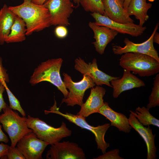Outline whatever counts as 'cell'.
<instances>
[{
    "label": "cell",
    "mask_w": 159,
    "mask_h": 159,
    "mask_svg": "<svg viewBox=\"0 0 159 159\" xmlns=\"http://www.w3.org/2000/svg\"><path fill=\"white\" fill-rule=\"evenodd\" d=\"M9 7L24 21L26 28V36L42 31L51 26L49 13L43 5L36 4L30 0H24L20 5Z\"/></svg>",
    "instance_id": "6da1fadb"
},
{
    "label": "cell",
    "mask_w": 159,
    "mask_h": 159,
    "mask_svg": "<svg viewBox=\"0 0 159 159\" xmlns=\"http://www.w3.org/2000/svg\"><path fill=\"white\" fill-rule=\"evenodd\" d=\"M63 60L61 58L49 59L42 62L34 70L29 83L34 85L43 81L52 83L60 90L66 98L69 92L62 80L60 71Z\"/></svg>",
    "instance_id": "7a4b0ae2"
},
{
    "label": "cell",
    "mask_w": 159,
    "mask_h": 159,
    "mask_svg": "<svg viewBox=\"0 0 159 159\" xmlns=\"http://www.w3.org/2000/svg\"><path fill=\"white\" fill-rule=\"evenodd\" d=\"M120 66L141 77L150 76L159 72V62L147 54L135 52L124 54L119 59Z\"/></svg>",
    "instance_id": "3957f363"
},
{
    "label": "cell",
    "mask_w": 159,
    "mask_h": 159,
    "mask_svg": "<svg viewBox=\"0 0 159 159\" xmlns=\"http://www.w3.org/2000/svg\"><path fill=\"white\" fill-rule=\"evenodd\" d=\"M2 110L3 113L0 115V123L9 136L11 145L16 146L23 137L33 131L27 125V117L20 116L7 105Z\"/></svg>",
    "instance_id": "277c9868"
},
{
    "label": "cell",
    "mask_w": 159,
    "mask_h": 159,
    "mask_svg": "<svg viewBox=\"0 0 159 159\" xmlns=\"http://www.w3.org/2000/svg\"><path fill=\"white\" fill-rule=\"evenodd\" d=\"M27 125L40 140L52 145L60 142L63 138L71 136L72 131L63 121L59 127L55 128L47 124L38 117L28 115Z\"/></svg>",
    "instance_id": "5b68a950"
},
{
    "label": "cell",
    "mask_w": 159,
    "mask_h": 159,
    "mask_svg": "<svg viewBox=\"0 0 159 159\" xmlns=\"http://www.w3.org/2000/svg\"><path fill=\"white\" fill-rule=\"evenodd\" d=\"M44 112L46 114L53 113L59 115L81 128L90 131L95 135L97 149L100 150L103 153L106 152L107 149L110 146V144L105 140V133L110 126V123H105L96 127L90 125L86 121L85 117L68 112L64 113L60 111L59 108L57 107L55 100L54 105L49 110H44Z\"/></svg>",
    "instance_id": "8992f818"
},
{
    "label": "cell",
    "mask_w": 159,
    "mask_h": 159,
    "mask_svg": "<svg viewBox=\"0 0 159 159\" xmlns=\"http://www.w3.org/2000/svg\"><path fill=\"white\" fill-rule=\"evenodd\" d=\"M63 75L65 86L69 92L67 97L62 99L61 103H65L67 106L72 107L76 105L81 106L83 103L86 90L93 87L96 84L92 79L87 75H83L82 79L77 82L73 81L71 76L67 73H63Z\"/></svg>",
    "instance_id": "52a82bcc"
},
{
    "label": "cell",
    "mask_w": 159,
    "mask_h": 159,
    "mask_svg": "<svg viewBox=\"0 0 159 159\" xmlns=\"http://www.w3.org/2000/svg\"><path fill=\"white\" fill-rule=\"evenodd\" d=\"M72 0H47L43 4L48 10L51 26L63 25L70 24L69 18L74 7Z\"/></svg>",
    "instance_id": "ba28073f"
},
{
    "label": "cell",
    "mask_w": 159,
    "mask_h": 159,
    "mask_svg": "<svg viewBox=\"0 0 159 159\" xmlns=\"http://www.w3.org/2000/svg\"><path fill=\"white\" fill-rule=\"evenodd\" d=\"M158 25L159 23H157L150 37L142 43H135L130 41L128 38H126L123 41L125 44L123 47L113 44V52L117 55H121L130 52L145 54L152 57L159 62L158 54L154 47L153 41L154 34L158 29Z\"/></svg>",
    "instance_id": "9c48e42d"
},
{
    "label": "cell",
    "mask_w": 159,
    "mask_h": 159,
    "mask_svg": "<svg viewBox=\"0 0 159 159\" xmlns=\"http://www.w3.org/2000/svg\"><path fill=\"white\" fill-rule=\"evenodd\" d=\"M46 155L47 159H85L83 149L76 143L60 142L51 145Z\"/></svg>",
    "instance_id": "30bf717a"
},
{
    "label": "cell",
    "mask_w": 159,
    "mask_h": 159,
    "mask_svg": "<svg viewBox=\"0 0 159 159\" xmlns=\"http://www.w3.org/2000/svg\"><path fill=\"white\" fill-rule=\"evenodd\" d=\"M49 145L32 132L23 137L17 143L16 147L25 159H42V153Z\"/></svg>",
    "instance_id": "8fae6325"
},
{
    "label": "cell",
    "mask_w": 159,
    "mask_h": 159,
    "mask_svg": "<svg viewBox=\"0 0 159 159\" xmlns=\"http://www.w3.org/2000/svg\"><path fill=\"white\" fill-rule=\"evenodd\" d=\"M74 62L75 69L83 75L90 76L97 85L101 86L105 85L112 87L110 81L120 78L111 76L99 69L95 58L93 59L92 63L87 64L81 57H79L75 59Z\"/></svg>",
    "instance_id": "7c38bea8"
},
{
    "label": "cell",
    "mask_w": 159,
    "mask_h": 159,
    "mask_svg": "<svg viewBox=\"0 0 159 159\" xmlns=\"http://www.w3.org/2000/svg\"><path fill=\"white\" fill-rule=\"evenodd\" d=\"M90 15L96 24L108 27L118 33L127 34L133 37L141 36L146 29V26H141L134 23H122L114 21L106 16L99 13H91Z\"/></svg>",
    "instance_id": "4fadbf2b"
},
{
    "label": "cell",
    "mask_w": 159,
    "mask_h": 159,
    "mask_svg": "<svg viewBox=\"0 0 159 159\" xmlns=\"http://www.w3.org/2000/svg\"><path fill=\"white\" fill-rule=\"evenodd\" d=\"M92 88L89 97L81 106L77 115L86 118L92 114L98 113L99 109L104 105L103 97L106 92L105 89L98 85Z\"/></svg>",
    "instance_id": "5bb4252c"
},
{
    "label": "cell",
    "mask_w": 159,
    "mask_h": 159,
    "mask_svg": "<svg viewBox=\"0 0 159 159\" xmlns=\"http://www.w3.org/2000/svg\"><path fill=\"white\" fill-rule=\"evenodd\" d=\"M89 26L94 33L95 41L92 43L96 51L100 54H104L107 44L117 35L118 32L108 27L100 26L90 21Z\"/></svg>",
    "instance_id": "9a60e30c"
},
{
    "label": "cell",
    "mask_w": 159,
    "mask_h": 159,
    "mask_svg": "<svg viewBox=\"0 0 159 159\" xmlns=\"http://www.w3.org/2000/svg\"><path fill=\"white\" fill-rule=\"evenodd\" d=\"M110 82L113 88L112 96L114 98L118 97L124 91L145 85L143 81L129 70L125 69L121 78L112 80Z\"/></svg>",
    "instance_id": "2e32d148"
},
{
    "label": "cell",
    "mask_w": 159,
    "mask_h": 159,
    "mask_svg": "<svg viewBox=\"0 0 159 159\" xmlns=\"http://www.w3.org/2000/svg\"><path fill=\"white\" fill-rule=\"evenodd\" d=\"M132 127L135 130L144 140L147 149V159H155L156 158V148L155 144L156 134H153L149 125L145 127L136 117L130 113L128 118Z\"/></svg>",
    "instance_id": "e0dca14e"
},
{
    "label": "cell",
    "mask_w": 159,
    "mask_h": 159,
    "mask_svg": "<svg viewBox=\"0 0 159 159\" xmlns=\"http://www.w3.org/2000/svg\"><path fill=\"white\" fill-rule=\"evenodd\" d=\"M124 0H102L105 15L112 20L122 23H133L123 7Z\"/></svg>",
    "instance_id": "ac0fdd59"
},
{
    "label": "cell",
    "mask_w": 159,
    "mask_h": 159,
    "mask_svg": "<svg viewBox=\"0 0 159 159\" xmlns=\"http://www.w3.org/2000/svg\"><path fill=\"white\" fill-rule=\"evenodd\" d=\"M98 113L104 116L110 122V126L117 127L120 131L129 133L132 128L129 124L128 118L123 114L112 110L107 102H104Z\"/></svg>",
    "instance_id": "d6986e66"
},
{
    "label": "cell",
    "mask_w": 159,
    "mask_h": 159,
    "mask_svg": "<svg viewBox=\"0 0 159 159\" xmlns=\"http://www.w3.org/2000/svg\"><path fill=\"white\" fill-rule=\"evenodd\" d=\"M152 6V4L146 0H131L126 11L129 16H135L139 21V25L143 26L149 18L148 11Z\"/></svg>",
    "instance_id": "ffe728a7"
},
{
    "label": "cell",
    "mask_w": 159,
    "mask_h": 159,
    "mask_svg": "<svg viewBox=\"0 0 159 159\" xmlns=\"http://www.w3.org/2000/svg\"><path fill=\"white\" fill-rule=\"evenodd\" d=\"M16 15L4 4L0 10V44H3L9 34Z\"/></svg>",
    "instance_id": "44dd1931"
},
{
    "label": "cell",
    "mask_w": 159,
    "mask_h": 159,
    "mask_svg": "<svg viewBox=\"0 0 159 159\" xmlns=\"http://www.w3.org/2000/svg\"><path fill=\"white\" fill-rule=\"evenodd\" d=\"M26 28L24 21L16 15L10 32L6 38L5 42L7 43L21 42L26 39Z\"/></svg>",
    "instance_id": "7402d4cb"
},
{
    "label": "cell",
    "mask_w": 159,
    "mask_h": 159,
    "mask_svg": "<svg viewBox=\"0 0 159 159\" xmlns=\"http://www.w3.org/2000/svg\"><path fill=\"white\" fill-rule=\"evenodd\" d=\"M149 109L143 106L138 107L135 111L129 110L137 119L139 122L143 126L152 125L159 127V120L151 114Z\"/></svg>",
    "instance_id": "603a6c76"
},
{
    "label": "cell",
    "mask_w": 159,
    "mask_h": 159,
    "mask_svg": "<svg viewBox=\"0 0 159 159\" xmlns=\"http://www.w3.org/2000/svg\"><path fill=\"white\" fill-rule=\"evenodd\" d=\"M79 2L85 11L105 15L102 0H80Z\"/></svg>",
    "instance_id": "cb8c5ba5"
},
{
    "label": "cell",
    "mask_w": 159,
    "mask_h": 159,
    "mask_svg": "<svg viewBox=\"0 0 159 159\" xmlns=\"http://www.w3.org/2000/svg\"><path fill=\"white\" fill-rule=\"evenodd\" d=\"M149 102L146 107L150 109L159 106V74H157L153 81L152 91L149 97Z\"/></svg>",
    "instance_id": "d4e9b609"
},
{
    "label": "cell",
    "mask_w": 159,
    "mask_h": 159,
    "mask_svg": "<svg viewBox=\"0 0 159 159\" xmlns=\"http://www.w3.org/2000/svg\"><path fill=\"white\" fill-rule=\"evenodd\" d=\"M2 82L7 93L9 102L10 107L13 110L18 111L23 116L25 117L26 113L21 107L19 100L10 90L6 85L5 81L3 80H2Z\"/></svg>",
    "instance_id": "484cf974"
},
{
    "label": "cell",
    "mask_w": 159,
    "mask_h": 159,
    "mask_svg": "<svg viewBox=\"0 0 159 159\" xmlns=\"http://www.w3.org/2000/svg\"><path fill=\"white\" fill-rule=\"evenodd\" d=\"M2 159H25L19 148L16 146H10Z\"/></svg>",
    "instance_id": "4316f807"
},
{
    "label": "cell",
    "mask_w": 159,
    "mask_h": 159,
    "mask_svg": "<svg viewBox=\"0 0 159 159\" xmlns=\"http://www.w3.org/2000/svg\"><path fill=\"white\" fill-rule=\"evenodd\" d=\"M95 159H123L119 155V150L115 149L103 153Z\"/></svg>",
    "instance_id": "83f0119b"
},
{
    "label": "cell",
    "mask_w": 159,
    "mask_h": 159,
    "mask_svg": "<svg viewBox=\"0 0 159 159\" xmlns=\"http://www.w3.org/2000/svg\"><path fill=\"white\" fill-rule=\"evenodd\" d=\"M56 36L59 39H63L67 37L68 31L66 26L63 25H58L54 30Z\"/></svg>",
    "instance_id": "f1b7e54d"
},
{
    "label": "cell",
    "mask_w": 159,
    "mask_h": 159,
    "mask_svg": "<svg viewBox=\"0 0 159 159\" xmlns=\"http://www.w3.org/2000/svg\"><path fill=\"white\" fill-rule=\"evenodd\" d=\"M5 90L4 86L0 79V113L7 105L4 100L3 96V94Z\"/></svg>",
    "instance_id": "f546056e"
},
{
    "label": "cell",
    "mask_w": 159,
    "mask_h": 159,
    "mask_svg": "<svg viewBox=\"0 0 159 159\" xmlns=\"http://www.w3.org/2000/svg\"><path fill=\"white\" fill-rule=\"evenodd\" d=\"M9 146L6 144L0 143V159H2L6 155Z\"/></svg>",
    "instance_id": "4dcf8cb0"
},
{
    "label": "cell",
    "mask_w": 159,
    "mask_h": 159,
    "mask_svg": "<svg viewBox=\"0 0 159 159\" xmlns=\"http://www.w3.org/2000/svg\"><path fill=\"white\" fill-rule=\"evenodd\" d=\"M9 141L8 136L3 132L1 126L0 124V142L7 143Z\"/></svg>",
    "instance_id": "1f68e13d"
},
{
    "label": "cell",
    "mask_w": 159,
    "mask_h": 159,
    "mask_svg": "<svg viewBox=\"0 0 159 159\" xmlns=\"http://www.w3.org/2000/svg\"><path fill=\"white\" fill-rule=\"evenodd\" d=\"M153 41V42L156 43L158 44H159V34L157 31L154 34Z\"/></svg>",
    "instance_id": "d6a6232c"
},
{
    "label": "cell",
    "mask_w": 159,
    "mask_h": 159,
    "mask_svg": "<svg viewBox=\"0 0 159 159\" xmlns=\"http://www.w3.org/2000/svg\"><path fill=\"white\" fill-rule=\"evenodd\" d=\"M31 2L37 4L42 5L47 0H30Z\"/></svg>",
    "instance_id": "836d02e7"
},
{
    "label": "cell",
    "mask_w": 159,
    "mask_h": 159,
    "mask_svg": "<svg viewBox=\"0 0 159 159\" xmlns=\"http://www.w3.org/2000/svg\"><path fill=\"white\" fill-rule=\"evenodd\" d=\"M131 0H124L123 7L125 10L126 11L129 4Z\"/></svg>",
    "instance_id": "e575fe53"
},
{
    "label": "cell",
    "mask_w": 159,
    "mask_h": 159,
    "mask_svg": "<svg viewBox=\"0 0 159 159\" xmlns=\"http://www.w3.org/2000/svg\"><path fill=\"white\" fill-rule=\"evenodd\" d=\"M73 1V2L77 4V5L78 6L79 5L80 2H79V0H72Z\"/></svg>",
    "instance_id": "d590c367"
},
{
    "label": "cell",
    "mask_w": 159,
    "mask_h": 159,
    "mask_svg": "<svg viewBox=\"0 0 159 159\" xmlns=\"http://www.w3.org/2000/svg\"></svg>",
    "instance_id": "8d00e7d4"
}]
</instances>
